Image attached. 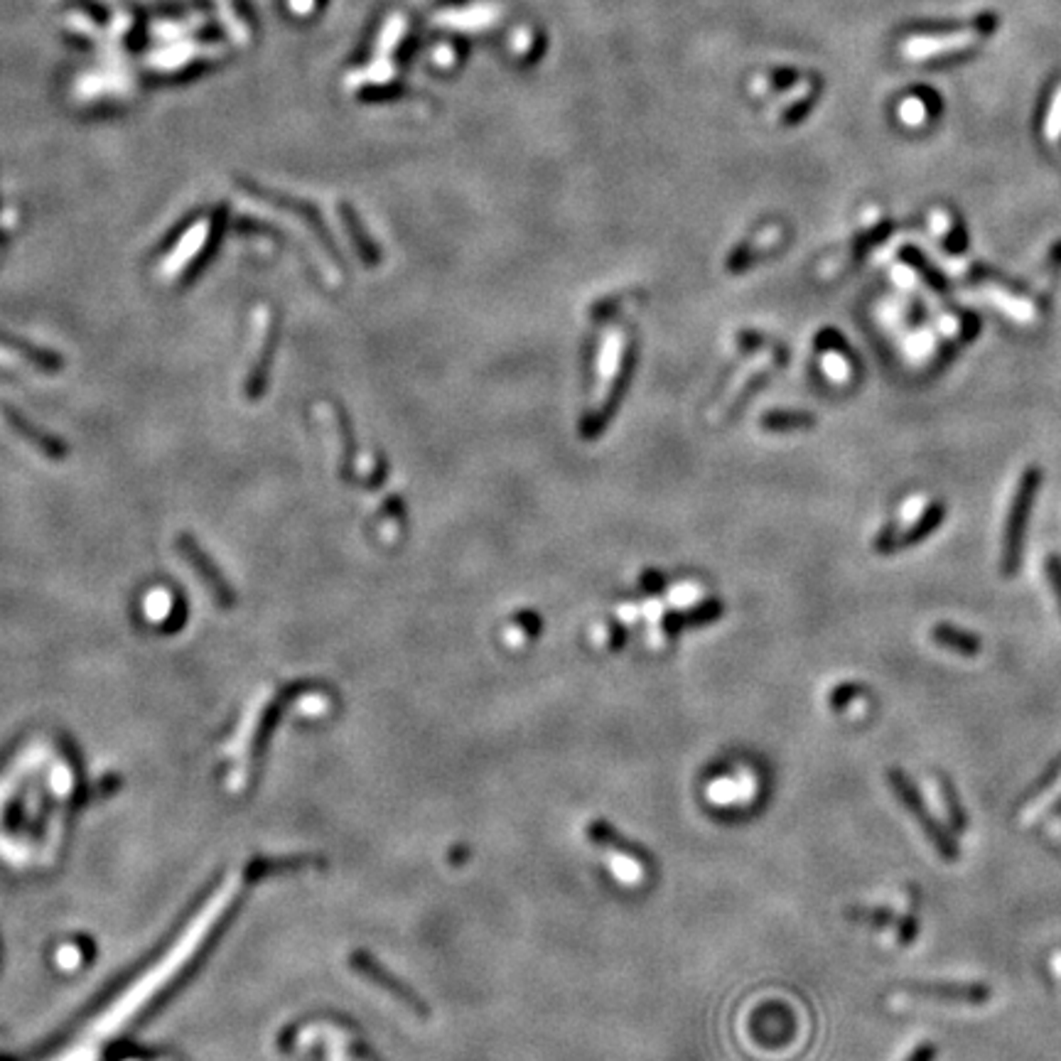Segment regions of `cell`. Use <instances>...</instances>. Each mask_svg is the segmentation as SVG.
Listing matches in <instances>:
<instances>
[{
    "label": "cell",
    "mask_w": 1061,
    "mask_h": 1061,
    "mask_svg": "<svg viewBox=\"0 0 1061 1061\" xmlns=\"http://www.w3.org/2000/svg\"><path fill=\"white\" fill-rule=\"evenodd\" d=\"M381 511L384 514H388V516H396L398 521L406 519V504H403V499L398 494L388 496L384 502V506H381Z\"/></svg>",
    "instance_id": "cell-38"
},
{
    "label": "cell",
    "mask_w": 1061,
    "mask_h": 1061,
    "mask_svg": "<svg viewBox=\"0 0 1061 1061\" xmlns=\"http://www.w3.org/2000/svg\"><path fill=\"white\" fill-rule=\"evenodd\" d=\"M981 332V317L975 313H963V323H960V339L963 342H971V339H975V334Z\"/></svg>",
    "instance_id": "cell-36"
},
{
    "label": "cell",
    "mask_w": 1061,
    "mask_h": 1061,
    "mask_svg": "<svg viewBox=\"0 0 1061 1061\" xmlns=\"http://www.w3.org/2000/svg\"><path fill=\"white\" fill-rule=\"evenodd\" d=\"M895 928H897V943H899V946H912L914 939L919 936V917H917V912L904 914L902 919H897Z\"/></svg>",
    "instance_id": "cell-27"
},
{
    "label": "cell",
    "mask_w": 1061,
    "mask_h": 1061,
    "mask_svg": "<svg viewBox=\"0 0 1061 1061\" xmlns=\"http://www.w3.org/2000/svg\"><path fill=\"white\" fill-rule=\"evenodd\" d=\"M1042 477H1045L1042 470L1032 464L1022 472L1020 482H1017L1005 521V534H1003V556H1000V575L1003 578H1013L1020 570L1022 553H1024V534H1027V524H1030L1032 506L1037 499Z\"/></svg>",
    "instance_id": "cell-1"
},
{
    "label": "cell",
    "mask_w": 1061,
    "mask_h": 1061,
    "mask_svg": "<svg viewBox=\"0 0 1061 1061\" xmlns=\"http://www.w3.org/2000/svg\"><path fill=\"white\" fill-rule=\"evenodd\" d=\"M610 639H607V644H610V649L612 652H621L624 649V644H627V629H624V624H620V621H612L610 624Z\"/></svg>",
    "instance_id": "cell-37"
},
{
    "label": "cell",
    "mask_w": 1061,
    "mask_h": 1061,
    "mask_svg": "<svg viewBox=\"0 0 1061 1061\" xmlns=\"http://www.w3.org/2000/svg\"><path fill=\"white\" fill-rule=\"evenodd\" d=\"M666 582L668 578L663 573H659V570H644L642 578H639V589H642L644 595H661L663 588H666Z\"/></svg>",
    "instance_id": "cell-32"
},
{
    "label": "cell",
    "mask_w": 1061,
    "mask_h": 1061,
    "mask_svg": "<svg viewBox=\"0 0 1061 1061\" xmlns=\"http://www.w3.org/2000/svg\"><path fill=\"white\" fill-rule=\"evenodd\" d=\"M934 1059H936V1045H931V1042H921V1045L907 1056V1061H934Z\"/></svg>",
    "instance_id": "cell-39"
},
{
    "label": "cell",
    "mask_w": 1061,
    "mask_h": 1061,
    "mask_svg": "<svg viewBox=\"0 0 1061 1061\" xmlns=\"http://www.w3.org/2000/svg\"><path fill=\"white\" fill-rule=\"evenodd\" d=\"M585 838L599 850H607L612 855V870L624 882H637L646 875V855L642 850L621 838L617 828L607 821H589L585 825Z\"/></svg>",
    "instance_id": "cell-4"
},
{
    "label": "cell",
    "mask_w": 1061,
    "mask_h": 1061,
    "mask_svg": "<svg viewBox=\"0 0 1061 1061\" xmlns=\"http://www.w3.org/2000/svg\"><path fill=\"white\" fill-rule=\"evenodd\" d=\"M180 550L182 556L187 558V563L192 568H195L196 573L202 575V580L207 582V588L212 589L214 595H217V599H221L224 605H231V599H234V595H231V588L227 585V580L221 578L219 570L214 568V563L209 560V556H207L205 550H202V546L195 541V538H189V536H180Z\"/></svg>",
    "instance_id": "cell-8"
},
{
    "label": "cell",
    "mask_w": 1061,
    "mask_h": 1061,
    "mask_svg": "<svg viewBox=\"0 0 1061 1061\" xmlns=\"http://www.w3.org/2000/svg\"><path fill=\"white\" fill-rule=\"evenodd\" d=\"M892 228H895V224H892V221H880L877 227L863 231V234L855 239V244H853V253H855V259H863V256H867V253L873 251L875 246L885 244V241L889 239V234H892Z\"/></svg>",
    "instance_id": "cell-21"
},
{
    "label": "cell",
    "mask_w": 1061,
    "mask_h": 1061,
    "mask_svg": "<svg viewBox=\"0 0 1061 1061\" xmlns=\"http://www.w3.org/2000/svg\"><path fill=\"white\" fill-rule=\"evenodd\" d=\"M1045 573H1046V580H1049V588H1052L1054 599H1056V605H1059V612H1061V556L1059 553L1046 556Z\"/></svg>",
    "instance_id": "cell-29"
},
{
    "label": "cell",
    "mask_w": 1061,
    "mask_h": 1061,
    "mask_svg": "<svg viewBox=\"0 0 1061 1061\" xmlns=\"http://www.w3.org/2000/svg\"><path fill=\"white\" fill-rule=\"evenodd\" d=\"M936 779H939V794H941V801H943V809H946V818H949V823H951V828L956 831V833H966L968 831V813L966 809H963V801H960L959 796V789H956V784L951 781V777L949 774H936Z\"/></svg>",
    "instance_id": "cell-16"
},
{
    "label": "cell",
    "mask_w": 1061,
    "mask_h": 1061,
    "mask_svg": "<svg viewBox=\"0 0 1061 1061\" xmlns=\"http://www.w3.org/2000/svg\"><path fill=\"white\" fill-rule=\"evenodd\" d=\"M899 526L897 524H889V526H885L877 534V538H875V550L877 553H882V556H889V553H897L899 550Z\"/></svg>",
    "instance_id": "cell-30"
},
{
    "label": "cell",
    "mask_w": 1061,
    "mask_h": 1061,
    "mask_svg": "<svg viewBox=\"0 0 1061 1061\" xmlns=\"http://www.w3.org/2000/svg\"><path fill=\"white\" fill-rule=\"evenodd\" d=\"M349 966L356 971L359 975H364L366 981H371L377 988H381L384 992H388L391 998H396L401 1005H406L413 1014H418V1017H423V1020H428L430 1017V1007H428V1003H425L420 995H418L410 985H406V982L401 981V978H396V975L388 971V968L381 963V960L377 959V956H371V953L366 951H354L352 956H349Z\"/></svg>",
    "instance_id": "cell-5"
},
{
    "label": "cell",
    "mask_w": 1061,
    "mask_h": 1061,
    "mask_svg": "<svg viewBox=\"0 0 1061 1061\" xmlns=\"http://www.w3.org/2000/svg\"><path fill=\"white\" fill-rule=\"evenodd\" d=\"M723 614H725L723 599L717 598L700 599L698 605L685 607V610H678V612H668L666 617L661 620V631H663V637L674 639L676 634H681L684 629H695L703 627V624H713V621L720 620Z\"/></svg>",
    "instance_id": "cell-7"
},
{
    "label": "cell",
    "mask_w": 1061,
    "mask_h": 1061,
    "mask_svg": "<svg viewBox=\"0 0 1061 1061\" xmlns=\"http://www.w3.org/2000/svg\"><path fill=\"white\" fill-rule=\"evenodd\" d=\"M1061 816V794L1054 799V803L1046 809V818H1059Z\"/></svg>",
    "instance_id": "cell-40"
},
{
    "label": "cell",
    "mask_w": 1061,
    "mask_h": 1061,
    "mask_svg": "<svg viewBox=\"0 0 1061 1061\" xmlns=\"http://www.w3.org/2000/svg\"><path fill=\"white\" fill-rule=\"evenodd\" d=\"M334 418H337L339 428V440H342V455H339L337 472L339 480L345 484H354L356 482V455H359V445H356V435H354V425L345 406L334 403Z\"/></svg>",
    "instance_id": "cell-11"
},
{
    "label": "cell",
    "mask_w": 1061,
    "mask_h": 1061,
    "mask_svg": "<svg viewBox=\"0 0 1061 1061\" xmlns=\"http://www.w3.org/2000/svg\"><path fill=\"white\" fill-rule=\"evenodd\" d=\"M275 345H278V320H275L273 314H268L266 330H263V337H260L256 362H253L251 371H249V378H246V396H249L251 401L253 398H260V393L266 388L268 369H271V362H273Z\"/></svg>",
    "instance_id": "cell-9"
},
{
    "label": "cell",
    "mask_w": 1061,
    "mask_h": 1061,
    "mask_svg": "<svg viewBox=\"0 0 1061 1061\" xmlns=\"http://www.w3.org/2000/svg\"><path fill=\"white\" fill-rule=\"evenodd\" d=\"M943 519H946V504L941 502L928 504L927 509L921 511L919 519L914 521L907 531L899 534V550L909 548V546H917V543H921L924 538H928L936 528L941 526Z\"/></svg>",
    "instance_id": "cell-14"
},
{
    "label": "cell",
    "mask_w": 1061,
    "mask_h": 1061,
    "mask_svg": "<svg viewBox=\"0 0 1061 1061\" xmlns=\"http://www.w3.org/2000/svg\"><path fill=\"white\" fill-rule=\"evenodd\" d=\"M764 381H767V377H764V374H759V377H757L755 381H749V384H747L745 388H742V393H739L737 401L732 403L730 410H727V413H732V416H735V413H737V410L742 408V406H745V401H749V398L755 396V391H757V388H759V386L764 384Z\"/></svg>",
    "instance_id": "cell-35"
},
{
    "label": "cell",
    "mask_w": 1061,
    "mask_h": 1061,
    "mask_svg": "<svg viewBox=\"0 0 1061 1061\" xmlns=\"http://www.w3.org/2000/svg\"><path fill=\"white\" fill-rule=\"evenodd\" d=\"M904 992H912L919 998L949 1000L963 1005H985L992 998V988L988 982H959V981H909L902 982Z\"/></svg>",
    "instance_id": "cell-6"
},
{
    "label": "cell",
    "mask_w": 1061,
    "mask_h": 1061,
    "mask_svg": "<svg viewBox=\"0 0 1061 1061\" xmlns=\"http://www.w3.org/2000/svg\"><path fill=\"white\" fill-rule=\"evenodd\" d=\"M863 695H865V688L860 684H841V685H835L833 691H831V698H828V703H831V707H833V710H838V713H841V710H845V707H848L853 700L863 698Z\"/></svg>",
    "instance_id": "cell-25"
},
{
    "label": "cell",
    "mask_w": 1061,
    "mask_h": 1061,
    "mask_svg": "<svg viewBox=\"0 0 1061 1061\" xmlns=\"http://www.w3.org/2000/svg\"><path fill=\"white\" fill-rule=\"evenodd\" d=\"M759 425L764 430L771 432H786V430H801V428H813L816 425V416L809 410H784L774 408L767 410L759 418Z\"/></svg>",
    "instance_id": "cell-17"
},
{
    "label": "cell",
    "mask_w": 1061,
    "mask_h": 1061,
    "mask_svg": "<svg viewBox=\"0 0 1061 1061\" xmlns=\"http://www.w3.org/2000/svg\"><path fill=\"white\" fill-rule=\"evenodd\" d=\"M339 212H342V221H345L346 234H349V239H352L354 251H356V256H359V260H362V266L364 268L381 266V260H384L381 246H378L377 241H374V239L369 236V231L364 228V224H362V219H359L356 209H352L349 205H339Z\"/></svg>",
    "instance_id": "cell-10"
},
{
    "label": "cell",
    "mask_w": 1061,
    "mask_h": 1061,
    "mask_svg": "<svg viewBox=\"0 0 1061 1061\" xmlns=\"http://www.w3.org/2000/svg\"><path fill=\"white\" fill-rule=\"evenodd\" d=\"M627 298H631V295H627V292H624V295H617V298L599 300V302H595V305H592V310H589V317H592L595 323H602V320H607V317H612V314L620 310V305Z\"/></svg>",
    "instance_id": "cell-31"
},
{
    "label": "cell",
    "mask_w": 1061,
    "mask_h": 1061,
    "mask_svg": "<svg viewBox=\"0 0 1061 1061\" xmlns=\"http://www.w3.org/2000/svg\"><path fill=\"white\" fill-rule=\"evenodd\" d=\"M637 364H639V339L629 337L627 345H624V352H621V362L620 369H617V377H614L612 386H610V391H607L605 403H602L598 410L585 413V418H582L580 425H578V435H580L582 442H595L605 435L607 425L612 423L614 416L620 413L621 403H624V396L629 393V386L634 381Z\"/></svg>",
    "instance_id": "cell-3"
},
{
    "label": "cell",
    "mask_w": 1061,
    "mask_h": 1061,
    "mask_svg": "<svg viewBox=\"0 0 1061 1061\" xmlns=\"http://www.w3.org/2000/svg\"><path fill=\"white\" fill-rule=\"evenodd\" d=\"M813 346H816V352L821 354H841V356H850V346L848 342L843 339V334L838 330H833V327H823V330H818L816 339H813Z\"/></svg>",
    "instance_id": "cell-23"
},
{
    "label": "cell",
    "mask_w": 1061,
    "mask_h": 1061,
    "mask_svg": "<svg viewBox=\"0 0 1061 1061\" xmlns=\"http://www.w3.org/2000/svg\"><path fill=\"white\" fill-rule=\"evenodd\" d=\"M386 477H388V462H386L384 452H377V464L371 467V477L364 482V487L378 489L386 482Z\"/></svg>",
    "instance_id": "cell-33"
},
{
    "label": "cell",
    "mask_w": 1061,
    "mask_h": 1061,
    "mask_svg": "<svg viewBox=\"0 0 1061 1061\" xmlns=\"http://www.w3.org/2000/svg\"><path fill=\"white\" fill-rule=\"evenodd\" d=\"M3 420L8 423V428L16 435H23L25 440L30 442L32 448H37L42 455L48 457H64V445L62 442H57L55 438H49V435H42V430H37V428H32L25 418H20L17 413H13V410H3Z\"/></svg>",
    "instance_id": "cell-13"
},
{
    "label": "cell",
    "mask_w": 1061,
    "mask_h": 1061,
    "mask_svg": "<svg viewBox=\"0 0 1061 1061\" xmlns=\"http://www.w3.org/2000/svg\"><path fill=\"white\" fill-rule=\"evenodd\" d=\"M511 621H514V624L521 629V634H524V637H528V639L541 637L543 617L536 612V610H521V612H516L514 617H511Z\"/></svg>",
    "instance_id": "cell-26"
},
{
    "label": "cell",
    "mask_w": 1061,
    "mask_h": 1061,
    "mask_svg": "<svg viewBox=\"0 0 1061 1061\" xmlns=\"http://www.w3.org/2000/svg\"><path fill=\"white\" fill-rule=\"evenodd\" d=\"M899 260L902 263H907L909 268H914L917 273H919V278L924 281V283L928 285V288H934L936 292H941V295H946V292L951 291V283H949V278L939 271V268L931 263V260L927 259V253H921L917 246H904L902 251H899Z\"/></svg>",
    "instance_id": "cell-15"
},
{
    "label": "cell",
    "mask_w": 1061,
    "mask_h": 1061,
    "mask_svg": "<svg viewBox=\"0 0 1061 1061\" xmlns=\"http://www.w3.org/2000/svg\"><path fill=\"white\" fill-rule=\"evenodd\" d=\"M943 249L951 253V256H960V253L968 249V231L960 221H956V224L949 228V234L943 236Z\"/></svg>",
    "instance_id": "cell-28"
},
{
    "label": "cell",
    "mask_w": 1061,
    "mask_h": 1061,
    "mask_svg": "<svg viewBox=\"0 0 1061 1061\" xmlns=\"http://www.w3.org/2000/svg\"><path fill=\"white\" fill-rule=\"evenodd\" d=\"M205 236H207V224L192 228V231L187 234V239H185V241L180 244V249H175L173 256H167V260L163 263V268H160V273L175 275L177 271H182V268L187 266L189 260L195 259V251H199V246L205 244Z\"/></svg>",
    "instance_id": "cell-19"
},
{
    "label": "cell",
    "mask_w": 1061,
    "mask_h": 1061,
    "mask_svg": "<svg viewBox=\"0 0 1061 1061\" xmlns=\"http://www.w3.org/2000/svg\"><path fill=\"white\" fill-rule=\"evenodd\" d=\"M764 251H757L755 249V241H742V244H737L735 249L730 251V256H727V260H725V268L730 271V273H742V271H747V268H752L757 263V260L762 259Z\"/></svg>",
    "instance_id": "cell-22"
},
{
    "label": "cell",
    "mask_w": 1061,
    "mask_h": 1061,
    "mask_svg": "<svg viewBox=\"0 0 1061 1061\" xmlns=\"http://www.w3.org/2000/svg\"><path fill=\"white\" fill-rule=\"evenodd\" d=\"M931 639H934L939 646H943V649H949V652L953 653H960V656H968V659L978 656L982 649L981 639L975 637V634H971L966 629L956 627V624H949V621H939V624H934V629H931Z\"/></svg>",
    "instance_id": "cell-12"
},
{
    "label": "cell",
    "mask_w": 1061,
    "mask_h": 1061,
    "mask_svg": "<svg viewBox=\"0 0 1061 1061\" xmlns=\"http://www.w3.org/2000/svg\"><path fill=\"white\" fill-rule=\"evenodd\" d=\"M23 364L45 366V369H57L62 362H59L57 356H48V352H35V349H25V346L0 342V366H23Z\"/></svg>",
    "instance_id": "cell-18"
},
{
    "label": "cell",
    "mask_w": 1061,
    "mask_h": 1061,
    "mask_svg": "<svg viewBox=\"0 0 1061 1061\" xmlns=\"http://www.w3.org/2000/svg\"><path fill=\"white\" fill-rule=\"evenodd\" d=\"M1059 777H1061V755L1056 757V759H1054V762L1049 764V769H1046L1045 774H1042V777H1039L1037 781L1032 784L1030 791H1027V794L1022 796V799H1020V806H1024V803L1034 801V799H1039V796L1045 794V791H1049V789H1052V786H1054V781H1056V779H1059Z\"/></svg>",
    "instance_id": "cell-24"
},
{
    "label": "cell",
    "mask_w": 1061,
    "mask_h": 1061,
    "mask_svg": "<svg viewBox=\"0 0 1061 1061\" xmlns=\"http://www.w3.org/2000/svg\"><path fill=\"white\" fill-rule=\"evenodd\" d=\"M887 781L889 789H892V794L897 796V801L902 803V809L919 823V828L924 831L928 843L934 845L936 853H939L943 860H949V863L959 860L960 857L959 841H956L951 831L928 811L927 801H924V796H921V791L912 781V777H909L904 769H899V767H889Z\"/></svg>",
    "instance_id": "cell-2"
},
{
    "label": "cell",
    "mask_w": 1061,
    "mask_h": 1061,
    "mask_svg": "<svg viewBox=\"0 0 1061 1061\" xmlns=\"http://www.w3.org/2000/svg\"><path fill=\"white\" fill-rule=\"evenodd\" d=\"M737 345L742 352H755V349H759V346L767 345V337H764L762 332L742 330L737 334Z\"/></svg>",
    "instance_id": "cell-34"
},
{
    "label": "cell",
    "mask_w": 1061,
    "mask_h": 1061,
    "mask_svg": "<svg viewBox=\"0 0 1061 1061\" xmlns=\"http://www.w3.org/2000/svg\"><path fill=\"white\" fill-rule=\"evenodd\" d=\"M845 917L855 924H867L875 928H887L897 921V914L889 907H850Z\"/></svg>",
    "instance_id": "cell-20"
},
{
    "label": "cell",
    "mask_w": 1061,
    "mask_h": 1061,
    "mask_svg": "<svg viewBox=\"0 0 1061 1061\" xmlns=\"http://www.w3.org/2000/svg\"><path fill=\"white\" fill-rule=\"evenodd\" d=\"M1049 256H1052V259H1049V263H1052L1054 268H1059L1061 266V241H1059V244H1054V249H1052V253H1049Z\"/></svg>",
    "instance_id": "cell-41"
}]
</instances>
